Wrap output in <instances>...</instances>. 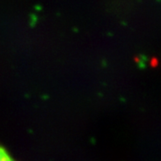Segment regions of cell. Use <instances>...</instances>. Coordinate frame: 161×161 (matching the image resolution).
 Segmentation results:
<instances>
[{"label":"cell","instance_id":"cell-1","mask_svg":"<svg viewBox=\"0 0 161 161\" xmlns=\"http://www.w3.org/2000/svg\"><path fill=\"white\" fill-rule=\"evenodd\" d=\"M0 161H14L12 157L9 155V153L4 149L3 147L0 146Z\"/></svg>","mask_w":161,"mask_h":161}]
</instances>
